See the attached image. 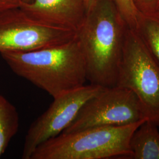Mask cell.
Returning a JSON list of instances; mask_svg holds the SVG:
<instances>
[{"label": "cell", "mask_w": 159, "mask_h": 159, "mask_svg": "<svg viewBox=\"0 0 159 159\" xmlns=\"http://www.w3.org/2000/svg\"><path fill=\"white\" fill-rule=\"evenodd\" d=\"M129 27L115 0H94L87 10L76 38L91 84L116 85Z\"/></svg>", "instance_id": "cell-1"}, {"label": "cell", "mask_w": 159, "mask_h": 159, "mask_svg": "<svg viewBox=\"0 0 159 159\" xmlns=\"http://www.w3.org/2000/svg\"><path fill=\"white\" fill-rule=\"evenodd\" d=\"M12 71L53 98L84 85L85 60L76 37L56 46L27 52H3Z\"/></svg>", "instance_id": "cell-2"}, {"label": "cell", "mask_w": 159, "mask_h": 159, "mask_svg": "<svg viewBox=\"0 0 159 159\" xmlns=\"http://www.w3.org/2000/svg\"><path fill=\"white\" fill-rule=\"evenodd\" d=\"M146 120L62 133L40 145L30 159H128L131 136Z\"/></svg>", "instance_id": "cell-3"}, {"label": "cell", "mask_w": 159, "mask_h": 159, "mask_svg": "<svg viewBox=\"0 0 159 159\" xmlns=\"http://www.w3.org/2000/svg\"><path fill=\"white\" fill-rule=\"evenodd\" d=\"M116 85L133 91L148 120L159 124V63L136 31L129 27Z\"/></svg>", "instance_id": "cell-4"}, {"label": "cell", "mask_w": 159, "mask_h": 159, "mask_svg": "<svg viewBox=\"0 0 159 159\" xmlns=\"http://www.w3.org/2000/svg\"><path fill=\"white\" fill-rule=\"evenodd\" d=\"M148 120L136 94L115 85L104 87L81 109L63 133H71L102 125H123Z\"/></svg>", "instance_id": "cell-5"}, {"label": "cell", "mask_w": 159, "mask_h": 159, "mask_svg": "<svg viewBox=\"0 0 159 159\" xmlns=\"http://www.w3.org/2000/svg\"><path fill=\"white\" fill-rule=\"evenodd\" d=\"M75 37L73 30L36 21L20 8L0 12V53L33 51L67 43Z\"/></svg>", "instance_id": "cell-6"}, {"label": "cell", "mask_w": 159, "mask_h": 159, "mask_svg": "<svg viewBox=\"0 0 159 159\" xmlns=\"http://www.w3.org/2000/svg\"><path fill=\"white\" fill-rule=\"evenodd\" d=\"M103 88L91 84L84 85L54 98L48 108L29 127L25 137L22 159H30L40 145L62 133L85 103Z\"/></svg>", "instance_id": "cell-7"}, {"label": "cell", "mask_w": 159, "mask_h": 159, "mask_svg": "<svg viewBox=\"0 0 159 159\" xmlns=\"http://www.w3.org/2000/svg\"><path fill=\"white\" fill-rule=\"evenodd\" d=\"M19 8L36 21L75 32L87 11L85 0H32Z\"/></svg>", "instance_id": "cell-8"}, {"label": "cell", "mask_w": 159, "mask_h": 159, "mask_svg": "<svg viewBox=\"0 0 159 159\" xmlns=\"http://www.w3.org/2000/svg\"><path fill=\"white\" fill-rule=\"evenodd\" d=\"M131 154L128 159H159V127L147 120L139 125L130 140Z\"/></svg>", "instance_id": "cell-9"}, {"label": "cell", "mask_w": 159, "mask_h": 159, "mask_svg": "<svg viewBox=\"0 0 159 159\" xmlns=\"http://www.w3.org/2000/svg\"><path fill=\"white\" fill-rule=\"evenodd\" d=\"M134 30L159 63V13H138Z\"/></svg>", "instance_id": "cell-10"}, {"label": "cell", "mask_w": 159, "mask_h": 159, "mask_svg": "<svg viewBox=\"0 0 159 159\" xmlns=\"http://www.w3.org/2000/svg\"><path fill=\"white\" fill-rule=\"evenodd\" d=\"M19 127L17 108L7 98L0 95V157L5 153Z\"/></svg>", "instance_id": "cell-11"}, {"label": "cell", "mask_w": 159, "mask_h": 159, "mask_svg": "<svg viewBox=\"0 0 159 159\" xmlns=\"http://www.w3.org/2000/svg\"><path fill=\"white\" fill-rule=\"evenodd\" d=\"M115 1L129 27L134 29L139 12L137 11L132 0H115Z\"/></svg>", "instance_id": "cell-12"}, {"label": "cell", "mask_w": 159, "mask_h": 159, "mask_svg": "<svg viewBox=\"0 0 159 159\" xmlns=\"http://www.w3.org/2000/svg\"><path fill=\"white\" fill-rule=\"evenodd\" d=\"M137 11L142 14L154 13L157 11L159 0H132Z\"/></svg>", "instance_id": "cell-13"}, {"label": "cell", "mask_w": 159, "mask_h": 159, "mask_svg": "<svg viewBox=\"0 0 159 159\" xmlns=\"http://www.w3.org/2000/svg\"><path fill=\"white\" fill-rule=\"evenodd\" d=\"M22 0H0V12L6 10L19 8Z\"/></svg>", "instance_id": "cell-14"}, {"label": "cell", "mask_w": 159, "mask_h": 159, "mask_svg": "<svg viewBox=\"0 0 159 159\" xmlns=\"http://www.w3.org/2000/svg\"><path fill=\"white\" fill-rule=\"evenodd\" d=\"M94 1V0H85V7H86V9L87 10L88 8L91 6V4L93 3V2Z\"/></svg>", "instance_id": "cell-15"}, {"label": "cell", "mask_w": 159, "mask_h": 159, "mask_svg": "<svg viewBox=\"0 0 159 159\" xmlns=\"http://www.w3.org/2000/svg\"><path fill=\"white\" fill-rule=\"evenodd\" d=\"M32 0H22V1H23V2H30Z\"/></svg>", "instance_id": "cell-16"}, {"label": "cell", "mask_w": 159, "mask_h": 159, "mask_svg": "<svg viewBox=\"0 0 159 159\" xmlns=\"http://www.w3.org/2000/svg\"><path fill=\"white\" fill-rule=\"evenodd\" d=\"M157 12H158V13H159V7H158V9H157Z\"/></svg>", "instance_id": "cell-17"}, {"label": "cell", "mask_w": 159, "mask_h": 159, "mask_svg": "<svg viewBox=\"0 0 159 159\" xmlns=\"http://www.w3.org/2000/svg\"></svg>", "instance_id": "cell-18"}]
</instances>
